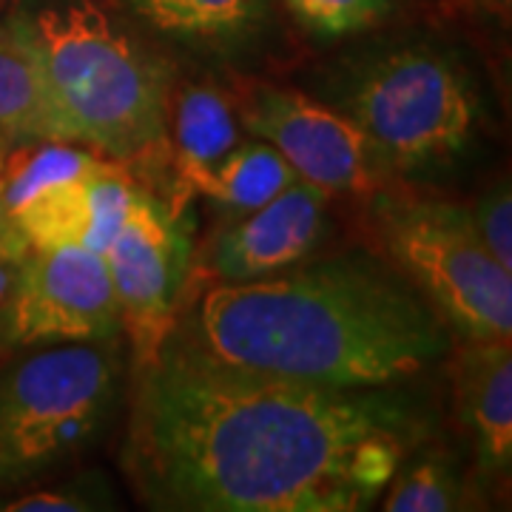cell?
<instances>
[{"mask_svg":"<svg viewBox=\"0 0 512 512\" xmlns=\"http://www.w3.org/2000/svg\"><path fill=\"white\" fill-rule=\"evenodd\" d=\"M137 373L126 467L163 510H365L421 439L393 396L234 365L174 330Z\"/></svg>","mask_w":512,"mask_h":512,"instance_id":"1","label":"cell"},{"mask_svg":"<svg viewBox=\"0 0 512 512\" xmlns=\"http://www.w3.org/2000/svg\"><path fill=\"white\" fill-rule=\"evenodd\" d=\"M200 345L234 365L339 390L404 382L444 356L433 308L370 262L222 282L202 296Z\"/></svg>","mask_w":512,"mask_h":512,"instance_id":"2","label":"cell"},{"mask_svg":"<svg viewBox=\"0 0 512 512\" xmlns=\"http://www.w3.org/2000/svg\"><path fill=\"white\" fill-rule=\"evenodd\" d=\"M9 26L40 63L72 143L117 163L168 154L171 74L92 0H46Z\"/></svg>","mask_w":512,"mask_h":512,"instance_id":"3","label":"cell"},{"mask_svg":"<svg viewBox=\"0 0 512 512\" xmlns=\"http://www.w3.org/2000/svg\"><path fill=\"white\" fill-rule=\"evenodd\" d=\"M120 362L109 339L35 353L0 376V487L74 456L117 402Z\"/></svg>","mask_w":512,"mask_h":512,"instance_id":"4","label":"cell"},{"mask_svg":"<svg viewBox=\"0 0 512 512\" xmlns=\"http://www.w3.org/2000/svg\"><path fill=\"white\" fill-rule=\"evenodd\" d=\"M376 231L427 305L470 342L512 336V274L478 239L464 205L379 197Z\"/></svg>","mask_w":512,"mask_h":512,"instance_id":"5","label":"cell"},{"mask_svg":"<svg viewBox=\"0 0 512 512\" xmlns=\"http://www.w3.org/2000/svg\"><path fill=\"white\" fill-rule=\"evenodd\" d=\"M345 114L390 168H416L467 146L476 106L464 74L430 49L376 57L353 77Z\"/></svg>","mask_w":512,"mask_h":512,"instance_id":"6","label":"cell"},{"mask_svg":"<svg viewBox=\"0 0 512 512\" xmlns=\"http://www.w3.org/2000/svg\"><path fill=\"white\" fill-rule=\"evenodd\" d=\"M3 342H97L123 322L103 254L80 245L29 251L0 305Z\"/></svg>","mask_w":512,"mask_h":512,"instance_id":"7","label":"cell"},{"mask_svg":"<svg viewBox=\"0 0 512 512\" xmlns=\"http://www.w3.org/2000/svg\"><path fill=\"white\" fill-rule=\"evenodd\" d=\"M239 120L276 148L302 183L325 194L373 191L390 171L379 148L345 111L274 86H251L239 97Z\"/></svg>","mask_w":512,"mask_h":512,"instance_id":"8","label":"cell"},{"mask_svg":"<svg viewBox=\"0 0 512 512\" xmlns=\"http://www.w3.org/2000/svg\"><path fill=\"white\" fill-rule=\"evenodd\" d=\"M103 259L137 367L146 365L174 330V308L183 288L188 239L177 222V211H168L137 188Z\"/></svg>","mask_w":512,"mask_h":512,"instance_id":"9","label":"cell"},{"mask_svg":"<svg viewBox=\"0 0 512 512\" xmlns=\"http://www.w3.org/2000/svg\"><path fill=\"white\" fill-rule=\"evenodd\" d=\"M328 197L322 188L296 180L211 242L208 271L222 282H251L288 271L322 237Z\"/></svg>","mask_w":512,"mask_h":512,"instance_id":"10","label":"cell"},{"mask_svg":"<svg viewBox=\"0 0 512 512\" xmlns=\"http://www.w3.org/2000/svg\"><path fill=\"white\" fill-rule=\"evenodd\" d=\"M458 407L476 444L478 464L504 473L512 461V348L510 339L470 342L456 367Z\"/></svg>","mask_w":512,"mask_h":512,"instance_id":"11","label":"cell"},{"mask_svg":"<svg viewBox=\"0 0 512 512\" xmlns=\"http://www.w3.org/2000/svg\"><path fill=\"white\" fill-rule=\"evenodd\" d=\"M239 146L237 114L214 86H185L168 103V154L185 191L200 194L214 168Z\"/></svg>","mask_w":512,"mask_h":512,"instance_id":"12","label":"cell"},{"mask_svg":"<svg viewBox=\"0 0 512 512\" xmlns=\"http://www.w3.org/2000/svg\"><path fill=\"white\" fill-rule=\"evenodd\" d=\"M0 128L15 140L72 143L37 57L9 23L0 29Z\"/></svg>","mask_w":512,"mask_h":512,"instance_id":"13","label":"cell"},{"mask_svg":"<svg viewBox=\"0 0 512 512\" xmlns=\"http://www.w3.org/2000/svg\"><path fill=\"white\" fill-rule=\"evenodd\" d=\"M299 180L285 157L268 143L237 146L222 160L214 174L202 183L200 194L220 202L231 214H251L259 205L279 197L288 185Z\"/></svg>","mask_w":512,"mask_h":512,"instance_id":"14","label":"cell"},{"mask_svg":"<svg viewBox=\"0 0 512 512\" xmlns=\"http://www.w3.org/2000/svg\"><path fill=\"white\" fill-rule=\"evenodd\" d=\"M97 160L100 157L92 151H83L63 140H26L23 146L15 143L0 165V197L9 217L43 188L89 174Z\"/></svg>","mask_w":512,"mask_h":512,"instance_id":"15","label":"cell"},{"mask_svg":"<svg viewBox=\"0 0 512 512\" xmlns=\"http://www.w3.org/2000/svg\"><path fill=\"white\" fill-rule=\"evenodd\" d=\"M137 15L165 35L191 40H231L251 32L265 0H128Z\"/></svg>","mask_w":512,"mask_h":512,"instance_id":"16","label":"cell"},{"mask_svg":"<svg viewBox=\"0 0 512 512\" xmlns=\"http://www.w3.org/2000/svg\"><path fill=\"white\" fill-rule=\"evenodd\" d=\"M100 163V160H97ZM12 220L26 237L32 251L80 245L89 228V202H86V174L43 188L12 211Z\"/></svg>","mask_w":512,"mask_h":512,"instance_id":"17","label":"cell"},{"mask_svg":"<svg viewBox=\"0 0 512 512\" xmlns=\"http://www.w3.org/2000/svg\"><path fill=\"white\" fill-rule=\"evenodd\" d=\"M458 478L441 461H419L410 470L390 478V490L384 495L387 512H450L461 507Z\"/></svg>","mask_w":512,"mask_h":512,"instance_id":"18","label":"cell"},{"mask_svg":"<svg viewBox=\"0 0 512 512\" xmlns=\"http://www.w3.org/2000/svg\"><path fill=\"white\" fill-rule=\"evenodd\" d=\"M308 32L322 37L353 35L393 12V0H285Z\"/></svg>","mask_w":512,"mask_h":512,"instance_id":"19","label":"cell"},{"mask_svg":"<svg viewBox=\"0 0 512 512\" xmlns=\"http://www.w3.org/2000/svg\"><path fill=\"white\" fill-rule=\"evenodd\" d=\"M478 239L493 259L512 274V197L510 183H498L481 200L467 208Z\"/></svg>","mask_w":512,"mask_h":512,"instance_id":"20","label":"cell"},{"mask_svg":"<svg viewBox=\"0 0 512 512\" xmlns=\"http://www.w3.org/2000/svg\"><path fill=\"white\" fill-rule=\"evenodd\" d=\"M89 495L77 493V490H37L15 498L12 504H6V512H86L94 510Z\"/></svg>","mask_w":512,"mask_h":512,"instance_id":"21","label":"cell"},{"mask_svg":"<svg viewBox=\"0 0 512 512\" xmlns=\"http://www.w3.org/2000/svg\"><path fill=\"white\" fill-rule=\"evenodd\" d=\"M29 242L20 234V228L15 225V220L9 217L6 205H3V197H0V262L6 265H20L26 256H29Z\"/></svg>","mask_w":512,"mask_h":512,"instance_id":"22","label":"cell"},{"mask_svg":"<svg viewBox=\"0 0 512 512\" xmlns=\"http://www.w3.org/2000/svg\"><path fill=\"white\" fill-rule=\"evenodd\" d=\"M478 9H484V12H490L495 18H510V6L512 0H473Z\"/></svg>","mask_w":512,"mask_h":512,"instance_id":"23","label":"cell"},{"mask_svg":"<svg viewBox=\"0 0 512 512\" xmlns=\"http://www.w3.org/2000/svg\"><path fill=\"white\" fill-rule=\"evenodd\" d=\"M15 268H18V265H6V262H0V305H3V302H6V296H9L12 279H15Z\"/></svg>","mask_w":512,"mask_h":512,"instance_id":"24","label":"cell"},{"mask_svg":"<svg viewBox=\"0 0 512 512\" xmlns=\"http://www.w3.org/2000/svg\"><path fill=\"white\" fill-rule=\"evenodd\" d=\"M15 143H18V140H15V137H12V134L6 131V128H0V165H3V157H6V151L15 146Z\"/></svg>","mask_w":512,"mask_h":512,"instance_id":"25","label":"cell"},{"mask_svg":"<svg viewBox=\"0 0 512 512\" xmlns=\"http://www.w3.org/2000/svg\"><path fill=\"white\" fill-rule=\"evenodd\" d=\"M0 342H3V319H0Z\"/></svg>","mask_w":512,"mask_h":512,"instance_id":"26","label":"cell"}]
</instances>
